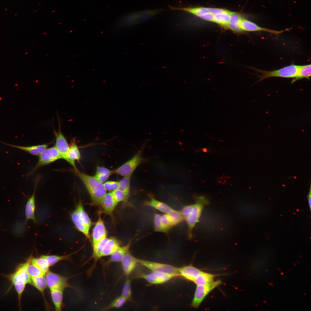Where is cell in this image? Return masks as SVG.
I'll list each match as a JSON object with an SVG mask.
<instances>
[{
  "instance_id": "cell-16",
  "label": "cell",
  "mask_w": 311,
  "mask_h": 311,
  "mask_svg": "<svg viewBox=\"0 0 311 311\" xmlns=\"http://www.w3.org/2000/svg\"><path fill=\"white\" fill-rule=\"evenodd\" d=\"M101 212H98V219L93 229L92 234L93 244L106 237L107 231L104 222L101 217Z\"/></svg>"
},
{
  "instance_id": "cell-10",
  "label": "cell",
  "mask_w": 311,
  "mask_h": 311,
  "mask_svg": "<svg viewBox=\"0 0 311 311\" xmlns=\"http://www.w3.org/2000/svg\"><path fill=\"white\" fill-rule=\"evenodd\" d=\"M10 278L15 288H25L26 284L31 283V278L27 271L25 263L18 268Z\"/></svg>"
},
{
  "instance_id": "cell-37",
  "label": "cell",
  "mask_w": 311,
  "mask_h": 311,
  "mask_svg": "<svg viewBox=\"0 0 311 311\" xmlns=\"http://www.w3.org/2000/svg\"><path fill=\"white\" fill-rule=\"evenodd\" d=\"M126 299L121 295L116 298L109 304L102 308L103 310H107L114 308H119L122 307L126 302Z\"/></svg>"
},
{
  "instance_id": "cell-30",
  "label": "cell",
  "mask_w": 311,
  "mask_h": 311,
  "mask_svg": "<svg viewBox=\"0 0 311 311\" xmlns=\"http://www.w3.org/2000/svg\"><path fill=\"white\" fill-rule=\"evenodd\" d=\"M113 173L114 170H110L104 167L97 166L94 177L99 181L103 183Z\"/></svg>"
},
{
  "instance_id": "cell-1",
  "label": "cell",
  "mask_w": 311,
  "mask_h": 311,
  "mask_svg": "<svg viewBox=\"0 0 311 311\" xmlns=\"http://www.w3.org/2000/svg\"><path fill=\"white\" fill-rule=\"evenodd\" d=\"M70 170L82 182L90 195L92 203L94 205H100L106 194V190L103 183L97 180L94 176L80 171L76 167L73 168Z\"/></svg>"
},
{
  "instance_id": "cell-38",
  "label": "cell",
  "mask_w": 311,
  "mask_h": 311,
  "mask_svg": "<svg viewBox=\"0 0 311 311\" xmlns=\"http://www.w3.org/2000/svg\"><path fill=\"white\" fill-rule=\"evenodd\" d=\"M121 295L127 301H131L132 300L131 281L129 277H127L123 285Z\"/></svg>"
},
{
  "instance_id": "cell-15",
  "label": "cell",
  "mask_w": 311,
  "mask_h": 311,
  "mask_svg": "<svg viewBox=\"0 0 311 311\" xmlns=\"http://www.w3.org/2000/svg\"><path fill=\"white\" fill-rule=\"evenodd\" d=\"M58 131L54 128L53 133L56 138L55 146L61 155L62 159H63L69 151V145L61 132L60 122L58 121Z\"/></svg>"
},
{
  "instance_id": "cell-17",
  "label": "cell",
  "mask_w": 311,
  "mask_h": 311,
  "mask_svg": "<svg viewBox=\"0 0 311 311\" xmlns=\"http://www.w3.org/2000/svg\"><path fill=\"white\" fill-rule=\"evenodd\" d=\"M121 262L124 274L128 277L138 263L137 258L128 251L125 255Z\"/></svg>"
},
{
  "instance_id": "cell-9",
  "label": "cell",
  "mask_w": 311,
  "mask_h": 311,
  "mask_svg": "<svg viewBox=\"0 0 311 311\" xmlns=\"http://www.w3.org/2000/svg\"><path fill=\"white\" fill-rule=\"evenodd\" d=\"M60 159H62V156L55 146L47 148L39 155L38 162L31 173H33L40 167L51 164Z\"/></svg>"
},
{
  "instance_id": "cell-53",
  "label": "cell",
  "mask_w": 311,
  "mask_h": 311,
  "mask_svg": "<svg viewBox=\"0 0 311 311\" xmlns=\"http://www.w3.org/2000/svg\"><path fill=\"white\" fill-rule=\"evenodd\" d=\"M279 271H280V272H281V270H280H280H279Z\"/></svg>"
},
{
  "instance_id": "cell-27",
  "label": "cell",
  "mask_w": 311,
  "mask_h": 311,
  "mask_svg": "<svg viewBox=\"0 0 311 311\" xmlns=\"http://www.w3.org/2000/svg\"><path fill=\"white\" fill-rule=\"evenodd\" d=\"M145 205L153 208L162 212L166 213H168L173 209L166 203L158 200L154 198H151L149 201L145 203Z\"/></svg>"
},
{
  "instance_id": "cell-34",
  "label": "cell",
  "mask_w": 311,
  "mask_h": 311,
  "mask_svg": "<svg viewBox=\"0 0 311 311\" xmlns=\"http://www.w3.org/2000/svg\"><path fill=\"white\" fill-rule=\"evenodd\" d=\"M311 74L310 64L300 66L297 75L293 79L291 83H294L298 80L304 78L309 79Z\"/></svg>"
},
{
  "instance_id": "cell-45",
  "label": "cell",
  "mask_w": 311,
  "mask_h": 311,
  "mask_svg": "<svg viewBox=\"0 0 311 311\" xmlns=\"http://www.w3.org/2000/svg\"><path fill=\"white\" fill-rule=\"evenodd\" d=\"M307 198L308 201V203L309 206L310 208V211H311V183H310V188L309 191L308 195H307Z\"/></svg>"
},
{
  "instance_id": "cell-25",
  "label": "cell",
  "mask_w": 311,
  "mask_h": 311,
  "mask_svg": "<svg viewBox=\"0 0 311 311\" xmlns=\"http://www.w3.org/2000/svg\"><path fill=\"white\" fill-rule=\"evenodd\" d=\"M233 12L225 9L223 11L214 15L213 22L227 28L230 16Z\"/></svg>"
},
{
  "instance_id": "cell-20",
  "label": "cell",
  "mask_w": 311,
  "mask_h": 311,
  "mask_svg": "<svg viewBox=\"0 0 311 311\" xmlns=\"http://www.w3.org/2000/svg\"><path fill=\"white\" fill-rule=\"evenodd\" d=\"M179 276L192 282L202 272L200 269L191 265L185 266L179 268Z\"/></svg>"
},
{
  "instance_id": "cell-43",
  "label": "cell",
  "mask_w": 311,
  "mask_h": 311,
  "mask_svg": "<svg viewBox=\"0 0 311 311\" xmlns=\"http://www.w3.org/2000/svg\"><path fill=\"white\" fill-rule=\"evenodd\" d=\"M119 182L108 181L105 182L103 185L105 189L109 191H113L118 189Z\"/></svg>"
},
{
  "instance_id": "cell-35",
  "label": "cell",
  "mask_w": 311,
  "mask_h": 311,
  "mask_svg": "<svg viewBox=\"0 0 311 311\" xmlns=\"http://www.w3.org/2000/svg\"><path fill=\"white\" fill-rule=\"evenodd\" d=\"M166 214L172 227L179 224L184 220L181 212L173 210Z\"/></svg>"
},
{
  "instance_id": "cell-4",
  "label": "cell",
  "mask_w": 311,
  "mask_h": 311,
  "mask_svg": "<svg viewBox=\"0 0 311 311\" xmlns=\"http://www.w3.org/2000/svg\"><path fill=\"white\" fill-rule=\"evenodd\" d=\"M300 66L292 65L280 69L272 71L262 70L253 68L255 71L261 73L259 75L258 81L266 78L273 77L294 78L298 73Z\"/></svg>"
},
{
  "instance_id": "cell-3",
  "label": "cell",
  "mask_w": 311,
  "mask_h": 311,
  "mask_svg": "<svg viewBox=\"0 0 311 311\" xmlns=\"http://www.w3.org/2000/svg\"><path fill=\"white\" fill-rule=\"evenodd\" d=\"M208 200L204 196H200L196 198L195 202L192 204L190 214L185 221L188 226V237L191 239L192 237L194 228L199 221L204 206L207 204Z\"/></svg>"
},
{
  "instance_id": "cell-39",
  "label": "cell",
  "mask_w": 311,
  "mask_h": 311,
  "mask_svg": "<svg viewBox=\"0 0 311 311\" xmlns=\"http://www.w3.org/2000/svg\"><path fill=\"white\" fill-rule=\"evenodd\" d=\"M131 176L124 177L119 182L118 189L129 195Z\"/></svg>"
},
{
  "instance_id": "cell-5",
  "label": "cell",
  "mask_w": 311,
  "mask_h": 311,
  "mask_svg": "<svg viewBox=\"0 0 311 311\" xmlns=\"http://www.w3.org/2000/svg\"><path fill=\"white\" fill-rule=\"evenodd\" d=\"M222 283L221 280L218 279L206 284L197 285L191 304V307L194 308H198L207 295Z\"/></svg>"
},
{
  "instance_id": "cell-6",
  "label": "cell",
  "mask_w": 311,
  "mask_h": 311,
  "mask_svg": "<svg viewBox=\"0 0 311 311\" xmlns=\"http://www.w3.org/2000/svg\"><path fill=\"white\" fill-rule=\"evenodd\" d=\"M45 276L47 286L50 290L59 289L64 290L69 287L74 289L68 282L69 277L55 273L50 270L45 273Z\"/></svg>"
},
{
  "instance_id": "cell-41",
  "label": "cell",
  "mask_w": 311,
  "mask_h": 311,
  "mask_svg": "<svg viewBox=\"0 0 311 311\" xmlns=\"http://www.w3.org/2000/svg\"><path fill=\"white\" fill-rule=\"evenodd\" d=\"M161 216L157 213L154 215L153 219L154 228L155 231L156 232L165 233L161 223Z\"/></svg>"
},
{
  "instance_id": "cell-11",
  "label": "cell",
  "mask_w": 311,
  "mask_h": 311,
  "mask_svg": "<svg viewBox=\"0 0 311 311\" xmlns=\"http://www.w3.org/2000/svg\"><path fill=\"white\" fill-rule=\"evenodd\" d=\"M172 10L188 12L206 21L213 22L214 15L208 10L207 7H175L170 6Z\"/></svg>"
},
{
  "instance_id": "cell-49",
  "label": "cell",
  "mask_w": 311,
  "mask_h": 311,
  "mask_svg": "<svg viewBox=\"0 0 311 311\" xmlns=\"http://www.w3.org/2000/svg\"><path fill=\"white\" fill-rule=\"evenodd\" d=\"M293 265H294V266H296V265H295V263H293Z\"/></svg>"
},
{
  "instance_id": "cell-51",
  "label": "cell",
  "mask_w": 311,
  "mask_h": 311,
  "mask_svg": "<svg viewBox=\"0 0 311 311\" xmlns=\"http://www.w3.org/2000/svg\"><path fill=\"white\" fill-rule=\"evenodd\" d=\"M303 294L305 295H306V293H303Z\"/></svg>"
},
{
  "instance_id": "cell-46",
  "label": "cell",
  "mask_w": 311,
  "mask_h": 311,
  "mask_svg": "<svg viewBox=\"0 0 311 311\" xmlns=\"http://www.w3.org/2000/svg\"><path fill=\"white\" fill-rule=\"evenodd\" d=\"M203 151L204 152H207V150L206 149L204 148V149H203Z\"/></svg>"
},
{
  "instance_id": "cell-40",
  "label": "cell",
  "mask_w": 311,
  "mask_h": 311,
  "mask_svg": "<svg viewBox=\"0 0 311 311\" xmlns=\"http://www.w3.org/2000/svg\"><path fill=\"white\" fill-rule=\"evenodd\" d=\"M111 192L114 199L117 203L126 201L129 196L118 189L113 191Z\"/></svg>"
},
{
  "instance_id": "cell-12",
  "label": "cell",
  "mask_w": 311,
  "mask_h": 311,
  "mask_svg": "<svg viewBox=\"0 0 311 311\" xmlns=\"http://www.w3.org/2000/svg\"><path fill=\"white\" fill-rule=\"evenodd\" d=\"M136 277L144 279L150 283L157 284L164 283L175 276L166 273L153 272L149 274L140 273Z\"/></svg>"
},
{
  "instance_id": "cell-19",
  "label": "cell",
  "mask_w": 311,
  "mask_h": 311,
  "mask_svg": "<svg viewBox=\"0 0 311 311\" xmlns=\"http://www.w3.org/2000/svg\"><path fill=\"white\" fill-rule=\"evenodd\" d=\"M117 203L114 199L111 192L106 193L103 198L100 205L101 206L102 212L111 216Z\"/></svg>"
},
{
  "instance_id": "cell-31",
  "label": "cell",
  "mask_w": 311,
  "mask_h": 311,
  "mask_svg": "<svg viewBox=\"0 0 311 311\" xmlns=\"http://www.w3.org/2000/svg\"><path fill=\"white\" fill-rule=\"evenodd\" d=\"M75 253L64 255H42L47 261L50 266L54 265L57 262L62 261H68L71 262V257Z\"/></svg>"
},
{
  "instance_id": "cell-55",
  "label": "cell",
  "mask_w": 311,
  "mask_h": 311,
  "mask_svg": "<svg viewBox=\"0 0 311 311\" xmlns=\"http://www.w3.org/2000/svg\"><path fill=\"white\" fill-rule=\"evenodd\" d=\"M289 272H290V271H291V270H289Z\"/></svg>"
},
{
  "instance_id": "cell-29",
  "label": "cell",
  "mask_w": 311,
  "mask_h": 311,
  "mask_svg": "<svg viewBox=\"0 0 311 311\" xmlns=\"http://www.w3.org/2000/svg\"><path fill=\"white\" fill-rule=\"evenodd\" d=\"M221 274H212L202 272L193 282L196 285L208 284L214 281L215 278Z\"/></svg>"
},
{
  "instance_id": "cell-18",
  "label": "cell",
  "mask_w": 311,
  "mask_h": 311,
  "mask_svg": "<svg viewBox=\"0 0 311 311\" xmlns=\"http://www.w3.org/2000/svg\"><path fill=\"white\" fill-rule=\"evenodd\" d=\"M37 183L38 182L37 181L36 183H35L34 191L30 198L28 199L26 204L25 208L26 219L24 223L25 224H26L27 221L29 220H33L34 223H36L37 221L35 215V192Z\"/></svg>"
},
{
  "instance_id": "cell-26",
  "label": "cell",
  "mask_w": 311,
  "mask_h": 311,
  "mask_svg": "<svg viewBox=\"0 0 311 311\" xmlns=\"http://www.w3.org/2000/svg\"><path fill=\"white\" fill-rule=\"evenodd\" d=\"M31 283L41 293L46 304L48 305L47 301L45 299L44 291L47 286L45 276L39 277L31 278Z\"/></svg>"
},
{
  "instance_id": "cell-42",
  "label": "cell",
  "mask_w": 311,
  "mask_h": 311,
  "mask_svg": "<svg viewBox=\"0 0 311 311\" xmlns=\"http://www.w3.org/2000/svg\"><path fill=\"white\" fill-rule=\"evenodd\" d=\"M161 221L165 233L168 232L172 227L166 214L161 216Z\"/></svg>"
},
{
  "instance_id": "cell-50",
  "label": "cell",
  "mask_w": 311,
  "mask_h": 311,
  "mask_svg": "<svg viewBox=\"0 0 311 311\" xmlns=\"http://www.w3.org/2000/svg\"><path fill=\"white\" fill-rule=\"evenodd\" d=\"M280 274H281V275H283L284 274V273H283V272H281V273H280Z\"/></svg>"
},
{
  "instance_id": "cell-8",
  "label": "cell",
  "mask_w": 311,
  "mask_h": 311,
  "mask_svg": "<svg viewBox=\"0 0 311 311\" xmlns=\"http://www.w3.org/2000/svg\"><path fill=\"white\" fill-rule=\"evenodd\" d=\"M139 151L132 159L114 170V173L122 176H131L136 167L144 160L142 150Z\"/></svg>"
},
{
  "instance_id": "cell-7",
  "label": "cell",
  "mask_w": 311,
  "mask_h": 311,
  "mask_svg": "<svg viewBox=\"0 0 311 311\" xmlns=\"http://www.w3.org/2000/svg\"><path fill=\"white\" fill-rule=\"evenodd\" d=\"M138 263L153 272H162L177 276H179V268L171 265L137 258Z\"/></svg>"
},
{
  "instance_id": "cell-22",
  "label": "cell",
  "mask_w": 311,
  "mask_h": 311,
  "mask_svg": "<svg viewBox=\"0 0 311 311\" xmlns=\"http://www.w3.org/2000/svg\"><path fill=\"white\" fill-rule=\"evenodd\" d=\"M242 16L240 13L233 12L230 16L227 28L236 33L243 32L240 26V20Z\"/></svg>"
},
{
  "instance_id": "cell-21",
  "label": "cell",
  "mask_w": 311,
  "mask_h": 311,
  "mask_svg": "<svg viewBox=\"0 0 311 311\" xmlns=\"http://www.w3.org/2000/svg\"><path fill=\"white\" fill-rule=\"evenodd\" d=\"M0 142L8 146L23 150L34 156H39L46 149L49 144L33 145L30 146H22L10 144Z\"/></svg>"
},
{
  "instance_id": "cell-14",
  "label": "cell",
  "mask_w": 311,
  "mask_h": 311,
  "mask_svg": "<svg viewBox=\"0 0 311 311\" xmlns=\"http://www.w3.org/2000/svg\"><path fill=\"white\" fill-rule=\"evenodd\" d=\"M70 164L73 168L76 167L75 161L79 162L81 156L76 141L75 137L71 139V144L68 152L63 158Z\"/></svg>"
},
{
  "instance_id": "cell-47",
  "label": "cell",
  "mask_w": 311,
  "mask_h": 311,
  "mask_svg": "<svg viewBox=\"0 0 311 311\" xmlns=\"http://www.w3.org/2000/svg\"><path fill=\"white\" fill-rule=\"evenodd\" d=\"M273 283L272 284H273ZM272 284L270 282V283H268V284L269 285H271L272 287H273L274 286V285H273V284L272 285Z\"/></svg>"
},
{
  "instance_id": "cell-32",
  "label": "cell",
  "mask_w": 311,
  "mask_h": 311,
  "mask_svg": "<svg viewBox=\"0 0 311 311\" xmlns=\"http://www.w3.org/2000/svg\"><path fill=\"white\" fill-rule=\"evenodd\" d=\"M29 259L32 263L45 274L49 270L50 266L47 260L42 255L39 257H30Z\"/></svg>"
},
{
  "instance_id": "cell-28",
  "label": "cell",
  "mask_w": 311,
  "mask_h": 311,
  "mask_svg": "<svg viewBox=\"0 0 311 311\" xmlns=\"http://www.w3.org/2000/svg\"><path fill=\"white\" fill-rule=\"evenodd\" d=\"M130 243L124 246H120L111 255L108 263L121 262L125 255L129 251Z\"/></svg>"
},
{
  "instance_id": "cell-24",
  "label": "cell",
  "mask_w": 311,
  "mask_h": 311,
  "mask_svg": "<svg viewBox=\"0 0 311 311\" xmlns=\"http://www.w3.org/2000/svg\"><path fill=\"white\" fill-rule=\"evenodd\" d=\"M64 291L59 289L50 290L51 298L56 311L62 310Z\"/></svg>"
},
{
  "instance_id": "cell-2",
  "label": "cell",
  "mask_w": 311,
  "mask_h": 311,
  "mask_svg": "<svg viewBox=\"0 0 311 311\" xmlns=\"http://www.w3.org/2000/svg\"><path fill=\"white\" fill-rule=\"evenodd\" d=\"M70 216L76 228L90 240L89 231L92 225V222L85 211L80 200L74 210L71 213Z\"/></svg>"
},
{
  "instance_id": "cell-33",
  "label": "cell",
  "mask_w": 311,
  "mask_h": 311,
  "mask_svg": "<svg viewBox=\"0 0 311 311\" xmlns=\"http://www.w3.org/2000/svg\"><path fill=\"white\" fill-rule=\"evenodd\" d=\"M108 238H104L96 243L93 244V252L92 257L96 261L101 258L100 255Z\"/></svg>"
},
{
  "instance_id": "cell-48",
  "label": "cell",
  "mask_w": 311,
  "mask_h": 311,
  "mask_svg": "<svg viewBox=\"0 0 311 311\" xmlns=\"http://www.w3.org/2000/svg\"><path fill=\"white\" fill-rule=\"evenodd\" d=\"M263 302L264 303H267V301H263Z\"/></svg>"
},
{
  "instance_id": "cell-13",
  "label": "cell",
  "mask_w": 311,
  "mask_h": 311,
  "mask_svg": "<svg viewBox=\"0 0 311 311\" xmlns=\"http://www.w3.org/2000/svg\"><path fill=\"white\" fill-rule=\"evenodd\" d=\"M240 26L242 31H263L276 35L287 30V29L284 30L278 31L262 27L248 20L243 16L240 20Z\"/></svg>"
},
{
  "instance_id": "cell-52",
  "label": "cell",
  "mask_w": 311,
  "mask_h": 311,
  "mask_svg": "<svg viewBox=\"0 0 311 311\" xmlns=\"http://www.w3.org/2000/svg\"><path fill=\"white\" fill-rule=\"evenodd\" d=\"M266 272H268V270H267V269H266Z\"/></svg>"
},
{
  "instance_id": "cell-44",
  "label": "cell",
  "mask_w": 311,
  "mask_h": 311,
  "mask_svg": "<svg viewBox=\"0 0 311 311\" xmlns=\"http://www.w3.org/2000/svg\"><path fill=\"white\" fill-rule=\"evenodd\" d=\"M192 207V204L185 206L181 212L184 220L186 221L188 217Z\"/></svg>"
},
{
  "instance_id": "cell-23",
  "label": "cell",
  "mask_w": 311,
  "mask_h": 311,
  "mask_svg": "<svg viewBox=\"0 0 311 311\" xmlns=\"http://www.w3.org/2000/svg\"><path fill=\"white\" fill-rule=\"evenodd\" d=\"M120 245L119 242L115 238H108L101 253V258L110 255L120 246Z\"/></svg>"
},
{
  "instance_id": "cell-36",
  "label": "cell",
  "mask_w": 311,
  "mask_h": 311,
  "mask_svg": "<svg viewBox=\"0 0 311 311\" xmlns=\"http://www.w3.org/2000/svg\"><path fill=\"white\" fill-rule=\"evenodd\" d=\"M25 264L27 271L31 278L45 276V274L32 263L29 259Z\"/></svg>"
},
{
  "instance_id": "cell-54",
  "label": "cell",
  "mask_w": 311,
  "mask_h": 311,
  "mask_svg": "<svg viewBox=\"0 0 311 311\" xmlns=\"http://www.w3.org/2000/svg\"><path fill=\"white\" fill-rule=\"evenodd\" d=\"M299 256L300 257H302V256H301L300 255H299Z\"/></svg>"
}]
</instances>
